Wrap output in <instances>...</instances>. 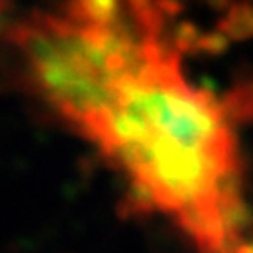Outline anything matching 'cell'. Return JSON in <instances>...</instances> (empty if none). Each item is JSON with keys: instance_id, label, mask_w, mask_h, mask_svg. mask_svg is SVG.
I'll use <instances>...</instances> for the list:
<instances>
[{"instance_id": "5", "label": "cell", "mask_w": 253, "mask_h": 253, "mask_svg": "<svg viewBox=\"0 0 253 253\" xmlns=\"http://www.w3.org/2000/svg\"><path fill=\"white\" fill-rule=\"evenodd\" d=\"M229 253H253V239H239L231 249Z\"/></svg>"}, {"instance_id": "1", "label": "cell", "mask_w": 253, "mask_h": 253, "mask_svg": "<svg viewBox=\"0 0 253 253\" xmlns=\"http://www.w3.org/2000/svg\"><path fill=\"white\" fill-rule=\"evenodd\" d=\"M235 126L225 100L194 86L168 50L124 82L84 138L128 177L136 208L173 217L200 253H229L247 223Z\"/></svg>"}, {"instance_id": "2", "label": "cell", "mask_w": 253, "mask_h": 253, "mask_svg": "<svg viewBox=\"0 0 253 253\" xmlns=\"http://www.w3.org/2000/svg\"><path fill=\"white\" fill-rule=\"evenodd\" d=\"M6 36L26 84L82 136L112 108L126 80L171 48L82 26L60 12H34Z\"/></svg>"}, {"instance_id": "3", "label": "cell", "mask_w": 253, "mask_h": 253, "mask_svg": "<svg viewBox=\"0 0 253 253\" xmlns=\"http://www.w3.org/2000/svg\"><path fill=\"white\" fill-rule=\"evenodd\" d=\"M219 32L227 40H245L253 36V6L241 2L235 4L221 20Z\"/></svg>"}, {"instance_id": "4", "label": "cell", "mask_w": 253, "mask_h": 253, "mask_svg": "<svg viewBox=\"0 0 253 253\" xmlns=\"http://www.w3.org/2000/svg\"><path fill=\"white\" fill-rule=\"evenodd\" d=\"M10 14H12V2L10 0H0V32H8L10 24Z\"/></svg>"}]
</instances>
